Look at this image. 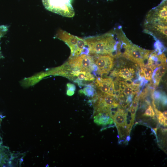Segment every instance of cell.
I'll return each mask as SVG.
<instances>
[{"instance_id": "cell-1", "label": "cell", "mask_w": 167, "mask_h": 167, "mask_svg": "<svg viewBox=\"0 0 167 167\" xmlns=\"http://www.w3.org/2000/svg\"><path fill=\"white\" fill-rule=\"evenodd\" d=\"M127 38L120 26L105 33L84 38L89 49L88 55H109L122 57L123 45Z\"/></svg>"}, {"instance_id": "cell-2", "label": "cell", "mask_w": 167, "mask_h": 167, "mask_svg": "<svg viewBox=\"0 0 167 167\" xmlns=\"http://www.w3.org/2000/svg\"><path fill=\"white\" fill-rule=\"evenodd\" d=\"M57 73L77 83L80 88L92 84L95 79L94 75L91 72L72 69L65 63L58 69Z\"/></svg>"}, {"instance_id": "cell-3", "label": "cell", "mask_w": 167, "mask_h": 167, "mask_svg": "<svg viewBox=\"0 0 167 167\" xmlns=\"http://www.w3.org/2000/svg\"><path fill=\"white\" fill-rule=\"evenodd\" d=\"M153 51L142 48L130 41L124 46L122 57L140 65L144 63Z\"/></svg>"}, {"instance_id": "cell-4", "label": "cell", "mask_w": 167, "mask_h": 167, "mask_svg": "<svg viewBox=\"0 0 167 167\" xmlns=\"http://www.w3.org/2000/svg\"><path fill=\"white\" fill-rule=\"evenodd\" d=\"M73 0H42L47 10L63 16L73 17L75 14L72 5Z\"/></svg>"}, {"instance_id": "cell-5", "label": "cell", "mask_w": 167, "mask_h": 167, "mask_svg": "<svg viewBox=\"0 0 167 167\" xmlns=\"http://www.w3.org/2000/svg\"><path fill=\"white\" fill-rule=\"evenodd\" d=\"M65 63L71 68L92 72L96 75L97 68L92 56L85 54L70 57Z\"/></svg>"}, {"instance_id": "cell-6", "label": "cell", "mask_w": 167, "mask_h": 167, "mask_svg": "<svg viewBox=\"0 0 167 167\" xmlns=\"http://www.w3.org/2000/svg\"><path fill=\"white\" fill-rule=\"evenodd\" d=\"M167 6L166 0L152 9L146 15L144 24L167 25Z\"/></svg>"}, {"instance_id": "cell-7", "label": "cell", "mask_w": 167, "mask_h": 167, "mask_svg": "<svg viewBox=\"0 0 167 167\" xmlns=\"http://www.w3.org/2000/svg\"><path fill=\"white\" fill-rule=\"evenodd\" d=\"M97 68V73L102 75L107 74L114 65V58L109 55L97 54L92 56Z\"/></svg>"}, {"instance_id": "cell-8", "label": "cell", "mask_w": 167, "mask_h": 167, "mask_svg": "<svg viewBox=\"0 0 167 167\" xmlns=\"http://www.w3.org/2000/svg\"><path fill=\"white\" fill-rule=\"evenodd\" d=\"M145 32L153 36L157 41L167 39V25L144 24Z\"/></svg>"}, {"instance_id": "cell-9", "label": "cell", "mask_w": 167, "mask_h": 167, "mask_svg": "<svg viewBox=\"0 0 167 167\" xmlns=\"http://www.w3.org/2000/svg\"><path fill=\"white\" fill-rule=\"evenodd\" d=\"M94 84L102 93L115 96L114 82L111 78L98 77L96 79Z\"/></svg>"}, {"instance_id": "cell-10", "label": "cell", "mask_w": 167, "mask_h": 167, "mask_svg": "<svg viewBox=\"0 0 167 167\" xmlns=\"http://www.w3.org/2000/svg\"><path fill=\"white\" fill-rule=\"evenodd\" d=\"M56 37L64 41L69 46L71 50L70 57L73 56L79 37L61 30L56 34Z\"/></svg>"}, {"instance_id": "cell-11", "label": "cell", "mask_w": 167, "mask_h": 167, "mask_svg": "<svg viewBox=\"0 0 167 167\" xmlns=\"http://www.w3.org/2000/svg\"><path fill=\"white\" fill-rule=\"evenodd\" d=\"M135 71L132 67H124L113 71L111 75L113 76H119L126 80L131 81L134 76Z\"/></svg>"}, {"instance_id": "cell-12", "label": "cell", "mask_w": 167, "mask_h": 167, "mask_svg": "<svg viewBox=\"0 0 167 167\" xmlns=\"http://www.w3.org/2000/svg\"><path fill=\"white\" fill-rule=\"evenodd\" d=\"M140 69L139 72V75L140 77L148 81L151 80L154 70L157 67L147 62L146 64H143L139 65Z\"/></svg>"}, {"instance_id": "cell-13", "label": "cell", "mask_w": 167, "mask_h": 167, "mask_svg": "<svg viewBox=\"0 0 167 167\" xmlns=\"http://www.w3.org/2000/svg\"><path fill=\"white\" fill-rule=\"evenodd\" d=\"M93 115L94 122L98 125L105 126L113 123V119L107 113L100 112Z\"/></svg>"}, {"instance_id": "cell-14", "label": "cell", "mask_w": 167, "mask_h": 167, "mask_svg": "<svg viewBox=\"0 0 167 167\" xmlns=\"http://www.w3.org/2000/svg\"><path fill=\"white\" fill-rule=\"evenodd\" d=\"M119 82L121 92L125 96H133L137 92V88L132 83L129 84L123 81H119Z\"/></svg>"}, {"instance_id": "cell-15", "label": "cell", "mask_w": 167, "mask_h": 167, "mask_svg": "<svg viewBox=\"0 0 167 167\" xmlns=\"http://www.w3.org/2000/svg\"><path fill=\"white\" fill-rule=\"evenodd\" d=\"M126 114L123 109L119 108L113 120L117 127H126Z\"/></svg>"}, {"instance_id": "cell-16", "label": "cell", "mask_w": 167, "mask_h": 167, "mask_svg": "<svg viewBox=\"0 0 167 167\" xmlns=\"http://www.w3.org/2000/svg\"><path fill=\"white\" fill-rule=\"evenodd\" d=\"M166 64L162 65L157 67L154 71L152 77L154 84L157 86L161 79L166 72Z\"/></svg>"}, {"instance_id": "cell-17", "label": "cell", "mask_w": 167, "mask_h": 167, "mask_svg": "<svg viewBox=\"0 0 167 167\" xmlns=\"http://www.w3.org/2000/svg\"><path fill=\"white\" fill-rule=\"evenodd\" d=\"M82 92L85 95L89 97H93L96 94L95 86L92 84L85 85Z\"/></svg>"}, {"instance_id": "cell-18", "label": "cell", "mask_w": 167, "mask_h": 167, "mask_svg": "<svg viewBox=\"0 0 167 167\" xmlns=\"http://www.w3.org/2000/svg\"><path fill=\"white\" fill-rule=\"evenodd\" d=\"M86 46V43L84 38L83 39L79 37L76 49L74 53V56H78L80 55Z\"/></svg>"}, {"instance_id": "cell-19", "label": "cell", "mask_w": 167, "mask_h": 167, "mask_svg": "<svg viewBox=\"0 0 167 167\" xmlns=\"http://www.w3.org/2000/svg\"><path fill=\"white\" fill-rule=\"evenodd\" d=\"M155 113L153 110V108L151 106L149 105L146 109L143 114V116H150L153 117L155 116Z\"/></svg>"}, {"instance_id": "cell-20", "label": "cell", "mask_w": 167, "mask_h": 167, "mask_svg": "<svg viewBox=\"0 0 167 167\" xmlns=\"http://www.w3.org/2000/svg\"><path fill=\"white\" fill-rule=\"evenodd\" d=\"M8 29V27L6 26H0V39L5 35Z\"/></svg>"}, {"instance_id": "cell-21", "label": "cell", "mask_w": 167, "mask_h": 167, "mask_svg": "<svg viewBox=\"0 0 167 167\" xmlns=\"http://www.w3.org/2000/svg\"><path fill=\"white\" fill-rule=\"evenodd\" d=\"M139 102V98L136 96L132 102L131 106L134 107L137 109Z\"/></svg>"}, {"instance_id": "cell-22", "label": "cell", "mask_w": 167, "mask_h": 167, "mask_svg": "<svg viewBox=\"0 0 167 167\" xmlns=\"http://www.w3.org/2000/svg\"><path fill=\"white\" fill-rule=\"evenodd\" d=\"M136 110V109L131 106H130L128 109L129 112L131 114V118L133 119L135 118Z\"/></svg>"}, {"instance_id": "cell-23", "label": "cell", "mask_w": 167, "mask_h": 167, "mask_svg": "<svg viewBox=\"0 0 167 167\" xmlns=\"http://www.w3.org/2000/svg\"><path fill=\"white\" fill-rule=\"evenodd\" d=\"M66 85L68 89L75 92L76 89V87L74 84L68 83Z\"/></svg>"}, {"instance_id": "cell-24", "label": "cell", "mask_w": 167, "mask_h": 167, "mask_svg": "<svg viewBox=\"0 0 167 167\" xmlns=\"http://www.w3.org/2000/svg\"><path fill=\"white\" fill-rule=\"evenodd\" d=\"M75 92L70 90L68 89L67 90L66 94L69 96H72L74 94Z\"/></svg>"}, {"instance_id": "cell-25", "label": "cell", "mask_w": 167, "mask_h": 167, "mask_svg": "<svg viewBox=\"0 0 167 167\" xmlns=\"http://www.w3.org/2000/svg\"><path fill=\"white\" fill-rule=\"evenodd\" d=\"M162 115L165 118H167V111H164L162 113Z\"/></svg>"}, {"instance_id": "cell-26", "label": "cell", "mask_w": 167, "mask_h": 167, "mask_svg": "<svg viewBox=\"0 0 167 167\" xmlns=\"http://www.w3.org/2000/svg\"><path fill=\"white\" fill-rule=\"evenodd\" d=\"M163 125L165 126H167V118H165L164 120Z\"/></svg>"}]
</instances>
